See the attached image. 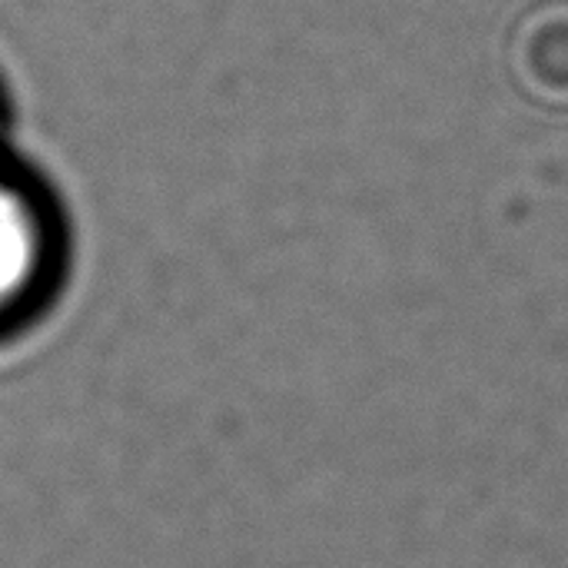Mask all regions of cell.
<instances>
[{"mask_svg":"<svg viewBox=\"0 0 568 568\" xmlns=\"http://www.w3.org/2000/svg\"><path fill=\"white\" fill-rule=\"evenodd\" d=\"M57 270V216L47 193L0 156V329L23 320Z\"/></svg>","mask_w":568,"mask_h":568,"instance_id":"obj_1","label":"cell"}]
</instances>
